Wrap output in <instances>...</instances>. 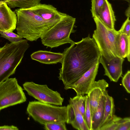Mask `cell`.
Returning <instances> with one entry per match:
<instances>
[{
    "label": "cell",
    "instance_id": "6da1fadb",
    "mask_svg": "<svg viewBox=\"0 0 130 130\" xmlns=\"http://www.w3.org/2000/svg\"><path fill=\"white\" fill-rule=\"evenodd\" d=\"M59 69V79L67 90L86 72L99 61L100 54L94 39L89 34L78 42H74L64 49Z\"/></svg>",
    "mask_w": 130,
    "mask_h": 130
},
{
    "label": "cell",
    "instance_id": "7a4b0ae2",
    "mask_svg": "<svg viewBox=\"0 0 130 130\" xmlns=\"http://www.w3.org/2000/svg\"><path fill=\"white\" fill-rule=\"evenodd\" d=\"M17 33L30 41H36L56 24L67 14L50 20H45L30 8L16 9Z\"/></svg>",
    "mask_w": 130,
    "mask_h": 130
},
{
    "label": "cell",
    "instance_id": "3957f363",
    "mask_svg": "<svg viewBox=\"0 0 130 130\" xmlns=\"http://www.w3.org/2000/svg\"><path fill=\"white\" fill-rule=\"evenodd\" d=\"M29 47L27 40L22 39L0 47V84L15 73Z\"/></svg>",
    "mask_w": 130,
    "mask_h": 130
},
{
    "label": "cell",
    "instance_id": "277c9868",
    "mask_svg": "<svg viewBox=\"0 0 130 130\" xmlns=\"http://www.w3.org/2000/svg\"><path fill=\"white\" fill-rule=\"evenodd\" d=\"M70 108L69 104L59 106L34 101L29 102L26 111L35 121L42 124L60 122L68 124Z\"/></svg>",
    "mask_w": 130,
    "mask_h": 130
},
{
    "label": "cell",
    "instance_id": "5b68a950",
    "mask_svg": "<svg viewBox=\"0 0 130 130\" xmlns=\"http://www.w3.org/2000/svg\"><path fill=\"white\" fill-rule=\"evenodd\" d=\"M96 25L92 38L99 49L100 55L108 61L119 57L118 44L120 33L107 28L98 18H93Z\"/></svg>",
    "mask_w": 130,
    "mask_h": 130
},
{
    "label": "cell",
    "instance_id": "8992f818",
    "mask_svg": "<svg viewBox=\"0 0 130 130\" xmlns=\"http://www.w3.org/2000/svg\"><path fill=\"white\" fill-rule=\"evenodd\" d=\"M76 18L67 14L41 38L42 44L51 48L74 42L70 38L74 33Z\"/></svg>",
    "mask_w": 130,
    "mask_h": 130
},
{
    "label": "cell",
    "instance_id": "52a82bcc",
    "mask_svg": "<svg viewBox=\"0 0 130 130\" xmlns=\"http://www.w3.org/2000/svg\"><path fill=\"white\" fill-rule=\"evenodd\" d=\"M26 101L23 89L15 78H9L0 84V111Z\"/></svg>",
    "mask_w": 130,
    "mask_h": 130
},
{
    "label": "cell",
    "instance_id": "ba28073f",
    "mask_svg": "<svg viewBox=\"0 0 130 130\" xmlns=\"http://www.w3.org/2000/svg\"><path fill=\"white\" fill-rule=\"evenodd\" d=\"M23 87L29 95L38 101L56 105H62L64 99L58 92L50 89L46 85L27 82L23 84Z\"/></svg>",
    "mask_w": 130,
    "mask_h": 130
},
{
    "label": "cell",
    "instance_id": "9c48e42d",
    "mask_svg": "<svg viewBox=\"0 0 130 130\" xmlns=\"http://www.w3.org/2000/svg\"><path fill=\"white\" fill-rule=\"evenodd\" d=\"M99 63V61L85 73L73 85L71 89L75 91L77 95L83 96L87 94L95 81Z\"/></svg>",
    "mask_w": 130,
    "mask_h": 130
},
{
    "label": "cell",
    "instance_id": "30bf717a",
    "mask_svg": "<svg viewBox=\"0 0 130 130\" xmlns=\"http://www.w3.org/2000/svg\"><path fill=\"white\" fill-rule=\"evenodd\" d=\"M124 58L117 57L109 61L101 55L99 62L104 69V75L107 76L111 81L117 82L122 74V66Z\"/></svg>",
    "mask_w": 130,
    "mask_h": 130
},
{
    "label": "cell",
    "instance_id": "8fae6325",
    "mask_svg": "<svg viewBox=\"0 0 130 130\" xmlns=\"http://www.w3.org/2000/svg\"><path fill=\"white\" fill-rule=\"evenodd\" d=\"M109 84L103 79L94 82L87 93L92 118L99 104L100 98L107 90Z\"/></svg>",
    "mask_w": 130,
    "mask_h": 130
},
{
    "label": "cell",
    "instance_id": "7c38bea8",
    "mask_svg": "<svg viewBox=\"0 0 130 130\" xmlns=\"http://www.w3.org/2000/svg\"><path fill=\"white\" fill-rule=\"evenodd\" d=\"M17 18L13 11L5 3L0 7V24L5 30L12 31L16 28Z\"/></svg>",
    "mask_w": 130,
    "mask_h": 130
},
{
    "label": "cell",
    "instance_id": "4fadbf2b",
    "mask_svg": "<svg viewBox=\"0 0 130 130\" xmlns=\"http://www.w3.org/2000/svg\"><path fill=\"white\" fill-rule=\"evenodd\" d=\"M30 56L32 59L41 63L51 64L61 63L63 54V53L39 50L33 53Z\"/></svg>",
    "mask_w": 130,
    "mask_h": 130
},
{
    "label": "cell",
    "instance_id": "5bb4252c",
    "mask_svg": "<svg viewBox=\"0 0 130 130\" xmlns=\"http://www.w3.org/2000/svg\"><path fill=\"white\" fill-rule=\"evenodd\" d=\"M30 8L35 14L44 19L50 20L66 13L59 11L51 5L40 3Z\"/></svg>",
    "mask_w": 130,
    "mask_h": 130
},
{
    "label": "cell",
    "instance_id": "9a60e30c",
    "mask_svg": "<svg viewBox=\"0 0 130 130\" xmlns=\"http://www.w3.org/2000/svg\"><path fill=\"white\" fill-rule=\"evenodd\" d=\"M97 18L108 28L115 30V25L116 20L114 12L111 4L108 0H105L104 4Z\"/></svg>",
    "mask_w": 130,
    "mask_h": 130
},
{
    "label": "cell",
    "instance_id": "2e32d148",
    "mask_svg": "<svg viewBox=\"0 0 130 130\" xmlns=\"http://www.w3.org/2000/svg\"><path fill=\"white\" fill-rule=\"evenodd\" d=\"M103 96L104 100V116L100 128L112 118L115 115V111L114 99L109 95L107 90L104 92Z\"/></svg>",
    "mask_w": 130,
    "mask_h": 130
},
{
    "label": "cell",
    "instance_id": "e0dca14e",
    "mask_svg": "<svg viewBox=\"0 0 130 130\" xmlns=\"http://www.w3.org/2000/svg\"><path fill=\"white\" fill-rule=\"evenodd\" d=\"M69 104L72 106L74 113V119L71 124L74 128L78 130H88L83 116L79 110L77 104L73 98H70Z\"/></svg>",
    "mask_w": 130,
    "mask_h": 130
},
{
    "label": "cell",
    "instance_id": "ac0fdd59",
    "mask_svg": "<svg viewBox=\"0 0 130 130\" xmlns=\"http://www.w3.org/2000/svg\"><path fill=\"white\" fill-rule=\"evenodd\" d=\"M130 36L120 34L118 44V54L119 57L127 58L130 61Z\"/></svg>",
    "mask_w": 130,
    "mask_h": 130
},
{
    "label": "cell",
    "instance_id": "d6986e66",
    "mask_svg": "<svg viewBox=\"0 0 130 130\" xmlns=\"http://www.w3.org/2000/svg\"><path fill=\"white\" fill-rule=\"evenodd\" d=\"M103 95L100 98L98 106L92 116V130H99L103 117L104 106Z\"/></svg>",
    "mask_w": 130,
    "mask_h": 130
},
{
    "label": "cell",
    "instance_id": "ffe728a7",
    "mask_svg": "<svg viewBox=\"0 0 130 130\" xmlns=\"http://www.w3.org/2000/svg\"><path fill=\"white\" fill-rule=\"evenodd\" d=\"M6 3L10 8L18 7L20 9L31 8L40 3L41 0H6Z\"/></svg>",
    "mask_w": 130,
    "mask_h": 130
},
{
    "label": "cell",
    "instance_id": "44dd1931",
    "mask_svg": "<svg viewBox=\"0 0 130 130\" xmlns=\"http://www.w3.org/2000/svg\"><path fill=\"white\" fill-rule=\"evenodd\" d=\"M122 118L114 115L112 118L99 130H116Z\"/></svg>",
    "mask_w": 130,
    "mask_h": 130
},
{
    "label": "cell",
    "instance_id": "7402d4cb",
    "mask_svg": "<svg viewBox=\"0 0 130 130\" xmlns=\"http://www.w3.org/2000/svg\"><path fill=\"white\" fill-rule=\"evenodd\" d=\"M86 107L84 120L88 130H92V116L88 97L86 96Z\"/></svg>",
    "mask_w": 130,
    "mask_h": 130
},
{
    "label": "cell",
    "instance_id": "603a6c76",
    "mask_svg": "<svg viewBox=\"0 0 130 130\" xmlns=\"http://www.w3.org/2000/svg\"><path fill=\"white\" fill-rule=\"evenodd\" d=\"M105 0H91V11L92 17L97 18L99 13L103 7Z\"/></svg>",
    "mask_w": 130,
    "mask_h": 130
},
{
    "label": "cell",
    "instance_id": "cb8c5ba5",
    "mask_svg": "<svg viewBox=\"0 0 130 130\" xmlns=\"http://www.w3.org/2000/svg\"><path fill=\"white\" fill-rule=\"evenodd\" d=\"M1 36L7 39L11 43L16 42L23 39V38L18 34L12 31L6 30H0Z\"/></svg>",
    "mask_w": 130,
    "mask_h": 130
},
{
    "label": "cell",
    "instance_id": "d4e9b609",
    "mask_svg": "<svg viewBox=\"0 0 130 130\" xmlns=\"http://www.w3.org/2000/svg\"><path fill=\"white\" fill-rule=\"evenodd\" d=\"M73 98L75 101L78 108L82 113L84 120L86 107V96L77 95Z\"/></svg>",
    "mask_w": 130,
    "mask_h": 130
},
{
    "label": "cell",
    "instance_id": "484cf974",
    "mask_svg": "<svg viewBox=\"0 0 130 130\" xmlns=\"http://www.w3.org/2000/svg\"><path fill=\"white\" fill-rule=\"evenodd\" d=\"M66 123H47L45 124L44 128L46 130H67Z\"/></svg>",
    "mask_w": 130,
    "mask_h": 130
},
{
    "label": "cell",
    "instance_id": "4316f807",
    "mask_svg": "<svg viewBox=\"0 0 130 130\" xmlns=\"http://www.w3.org/2000/svg\"><path fill=\"white\" fill-rule=\"evenodd\" d=\"M130 118H122L116 130H130Z\"/></svg>",
    "mask_w": 130,
    "mask_h": 130
},
{
    "label": "cell",
    "instance_id": "83f0119b",
    "mask_svg": "<svg viewBox=\"0 0 130 130\" xmlns=\"http://www.w3.org/2000/svg\"><path fill=\"white\" fill-rule=\"evenodd\" d=\"M122 84L128 93H130V71H128L122 77Z\"/></svg>",
    "mask_w": 130,
    "mask_h": 130
},
{
    "label": "cell",
    "instance_id": "f1b7e54d",
    "mask_svg": "<svg viewBox=\"0 0 130 130\" xmlns=\"http://www.w3.org/2000/svg\"><path fill=\"white\" fill-rule=\"evenodd\" d=\"M130 20L129 18L127 17L118 31L120 34H124L128 36H130Z\"/></svg>",
    "mask_w": 130,
    "mask_h": 130
},
{
    "label": "cell",
    "instance_id": "f546056e",
    "mask_svg": "<svg viewBox=\"0 0 130 130\" xmlns=\"http://www.w3.org/2000/svg\"><path fill=\"white\" fill-rule=\"evenodd\" d=\"M19 129L18 127L13 125H4L0 126V130H18Z\"/></svg>",
    "mask_w": 130,
    "mask_h": 130
},
{
    "label": "cell",
    "instance_id": "4dcf8cb0",
    "mask_svg": "<svg viewBox=\"0 0 130 130\" xmlns=\"http://www.w3.org/2000/svg\"><path fill=\"white\" fill-rule=\"evenodd\" d=\"M130 4H129V7L125 11V14L127 17H130Z\"/></svg>",
    "mask_w": 130,
    "mask_h": 130
},
{
    "label": "cell",
    "instance_id": "1f68e13d",
    "mask_svg": "<svg viewBox=\"0 0 130 130\" xmlns=\"http://www.w3.org/2000/svg\"><path fill=\"white\" fill-rule=\"evenodd\" d=\"M7 2L6 0L0 1V7L4 3H6Z\"/></svg>",
    "mask_w": 130,
    "mask_h": 130
},
{
    "label": "cell",
    "instance_id": "d6a6232c",
    "mask_svg": "<svg viewBox=\"0 0 130 130\" xmlns=\"http://www.w3.org/2000/svg\"><path fill=\"white\" fill-rule=\"evenodd\" d=\"M5 30L1 25L0 24V30Z\"/></svg>",
    "mask_w": 130,
    "mask_h": 130
},
{
    "label": "cell",
    "instance_id": "836d02e7",
    "mask_svg": "<svg viewBox=\"0 0 130 130\" xmlns=\"http://www.w3.org/2000/svg\"><path fill=\"white\" fill-rule=\"evenodd\" d=\"M124 0V1H126L127 2H128L129 3V4L130 2V0Z\"/></svg>",
    "mask_w": 130,
    "mask_h": 130
},
{
    "label": "cell",
    "instance_id": "e575fe53",
    "mask_svg": "<svg viewBox=\"0 0 130 130\" xmlns=\"http://www.w3.org/2000/svg\"><path fill=\"white\" fill-rule=\"evenodd\" d=\"M3 0H0V1H3Z\"/></svg>",
    "mask_w": 130,
    "mask_h": 130
}]
</instances>
